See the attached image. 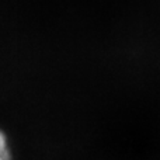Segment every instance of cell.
<instances>
[{
	"mask_svg": "<svg viewBox=\"0 0 160 160\" xmlns=\"http://www.w3.org/2000/svg\"><path fill=\"white\" fill-rule=\"evenodd\" d=\"M0 160H13L10 136L2 127H0Z\"/></svg>",
	"mask_w": 160,
	"mask_h": 160,
	"instance_id": "6da1fadb",
	"label": "cell"
}]
</instances>
